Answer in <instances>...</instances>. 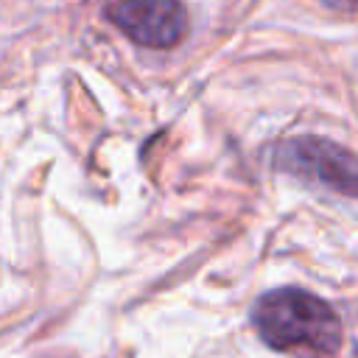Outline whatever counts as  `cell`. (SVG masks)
Returning a JSON list of instances; mask_svg holds the SVG:
<instances>
[{
  "instance_id": "3957f363",
  "label": "cell",
  "mask_w": 358,
  "mask_h": 358,
  "mask_svg": "<svg viewBox=\"0 0 358 358\" xmlns=\"http://www.w3.org/2000/svg\"><path fill=\"white\" fill-rule=\"evenodd\" d=\"M106 17L140 48H173L187 34V11L179 0H115Z\"/></svg>"
},
{
  "instance_id": "6da1fadb",
  "label": "cell",
  "mask_w": 358,
  "mask_h": 358,
  "mask_svg": "<svg viewBox=\"0 0 358 358\" xmlns=\"http://www.w3.org/2000/svg\"><path fill=\"white\" fill-rule=\"evenodd\" d=\"M252 324L257 336L274 350H313L336 352L341 344V322L336 310L305 288L266 291L252 308Z\"/></svg>"
},
{
  "instance_id": "277c9868",
  "label": "cell",
  "mask_w": 358,
  "mask_h": 358,
  "mask_svg": "<svg viewBox=\"0 0 358 358\" xmlns=\"http://www.w3.org/2000/svg\"><path fill=\"white\" fill-rule=\"evenodd\" d=\"M327 6H336V8L352 11V8H355V0H327Z\"/></svg>"
},
{
  "instance_id": "7a4b0ae2",
  "label": "cell",
  "mask_w": 358,
  "mask_h": 358,
  "mask_svg": "<svg viewBox=\"0 0 358 358\" xmlns=\"http://www.w3.org/2000/svg\"><path fill=\"white\" fill-rule=\"evenodd\" d=\"M274 168L296 176L305 185L324 187L347 199H352L358 190L355 154L327 137L302 134L280 143L274 151Z\"/></svg>"
}]
</instances>
